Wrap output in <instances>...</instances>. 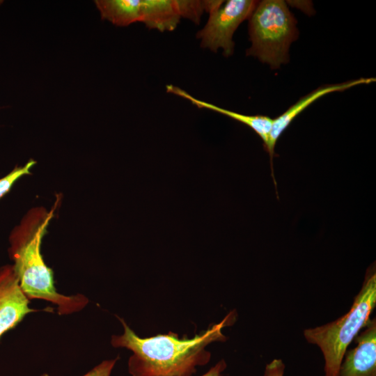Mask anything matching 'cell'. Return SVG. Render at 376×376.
I'll use <instances>...</instances> for the list:
<instances>
[{"mask_svg": "<svg viewBox=\"0 0 376 376\" xmlns=\"http://www.w3.org/2000/svg\"><path fill=\"white\" fill-rule=\"evenodd\" d=\"M166 90L169 93H172L189 101L193 105L198 108L205 109L221 113L246 125L260 137L263 141L264 148H267L273 123V119L269 116L262 115H245L228 110L212 103L199 100L181 88L173 84L166 85Z\"/></svg>", "mask_w": 376, "mask_h": 376, "instance_id": "30bf717a", "label": "cell"}, {"mask_svg": "<svg viewBox=\"0 0 376 376\" xmlns=\"http://www.w3.org/2000/svg\"><path fill=\"white\" fill-rule=\"evenodd\" d=\"M285 364L281 359H274L267 364L264 376H283Z\"/></svg>", "mask_w": 376, "mask_h": 376, "instance_id": "4fadbf2b", "label": "cell"}, {"mask_svg": "<svg viewBox=\"0 0 376 376\" xmlns=\"http://www.w3.org/2000/svg\"><path fill=\"white\" fill-rule=\"evenodd\" d=\"M36 164L30 159L24 166L15 167L10 173L0 179V198L8 193L14 183L24 175L31 174V169Z\"/></svg>", "mask_w": 376, "mask_h": 376, "instance_id": "8fae6325", "label": "cell"}, {"mask_svg": "<svg viewBox=\"0 0 376 376\" xmlns=\"http://www.w3.org/2000/svg\"><path fill=\"white\" fill-rule=\"evenodd\" d=\"M54 211L44 207L31 210L10 234L9 254L20 287L28 299L49 301L57 306L59 314L65 315L81 311L88 300L80 294L67 296L58 293L54 286V272L42 258L41 242Z\"/></svg>", "mask_w": 376, "mask_h": 376, "instance_id": "7a4b0ae2", "label": "cell"}, {"mask_svg": "<svg viewBox=\"0 0 376 376\" xmlns=\"http://www.w3.org/2000/svg\"><path fill=\"white\" fill-rule=\"evenodd\" d=\"M375 81V78H360L340 84L322 86L300 98L295 104L290 107L283 113L278 116L276 118L273 119L269 142L265 150L270 157L272 175L275 186L276 185L273 171V158L275 155V145L281 134L283 132V131H285V130L288 127L295 117H297L311 104L328 93L343 91L357 85L369 84Z\"/></svg>", "mask_w": 376, "mask_h": 376, "instance_id": "9c48e42d", "label": "cell"}, {"mask_svg": "<svg viewBox=\"0 0 376 376\" xmlns=\"http://www.w3.org/2000/svg\"><path fill=\"white\" fill-rule=\"evenodd\" d=\"M234 314L230 312L219 323L191 338H180L173 332L141 338L120 318L124 332L113 336L111 343L132 352L128 361L132 376H191L197 366L209 362L211 354L206 350L207 346L226 340L222 330L233 323Z\"/></svg>", "mask_w": 376, "mask_h": 376, "instance_id": "6da1fadb", "label": "cell"}, {"mask_svg": "<svg viewBox=\"0 0 376 376\" xmlns=\"http://www.w3.org/2000/svg\"><path fill=\"white\" fill-rule=\"evenodd\" d=\"M102 19L126 26L143 23L149 29L172 31L181 18L200 24L204 12L220 7L221 0H96L94 1Z\"/></svg>", "mask_w": 376, "mask_h": 376, "instance_id": "3957f363", "label": "cell"}, {"mask_svg": "<svg viewBox=\"0 0 376 376\" xmlns=\"http://www.w3.org/2000/svg\"><path fill=\"white\" fill-rule=\"evenodd\" d=\"M297 20L282 0H264L249 18L251 46L246 56L276 70L289 61V49L298 37Z\"/></svg>", "mask_w": 376, "mask_h": 376, "instance_id": "5b68a950", "label": "cell"}, {"mask_svg": "<svg viewBox=\"0 0 376 376\" xmlns=\"http://www.w3.org/2000/svg\"><path fill=\"white\" fill-rule=\"evenodd\" d=\"M257 3L253 0H229L210 12L206 24L196 33L201 47L214 53L221 49L226 57L231 56L234 33L242 22L249 19Z\"/></svg>", "mask_w": 376, "mask_h": 376, "instance_id": "8992f818", "label": "cell"}, {"mask_svg": "<svg viewBox=\"0 0 376 376\" xmlns=\"http://www.w3.org/2000/svg\"><path fill=\"white\" fill-rule=\"evenodd\" d=\"M116 361L117 359L104 361L83 376H110ZM42 376L49 375L43 374Z\"/></svg>", "mask_w": 376, "mask_h": 376, "instance_id": "7c38bea8", "label": "cell"}, {"mask_svg": "<svg viewBox=\"0 0 376 376\" xmlns=\"http://www.w3.org/2000/svg\"><path fill=\"white\" fill-rule=\"evenodd\" d=\"M29 299L22 290L13 265L0 269V338L15 328L28 313L36 312L29 306Z\"/></svg>", "mask_w": 376, "mask_h": 376, "instance_id": "52a82bcc", "label": "cell"}, {"mask_svg": "<svg viewBox=\"0 0 376 376\" xmlns=\"http://www.w3.org/2000/svg\"><path fill=\"white\" fill-rule=\"evenodd\" d=\"M344 354L337 376H376V320L370 319Z\"/></svg>", "mask_w": 376, "mask_h": 376, "instance_id": "ba28073f", "label": "cell"}, {"mask_svg": "<svg viewBox=\"0 0 376 376\" xmlns=\"http://www.w3.org/2000/svg\"><path fill=\"white\" fill-rule=\"evenodd\" d=\"M226 368V362L224 360H221L202 376H220Z\"/></svg>", "mask_w": 376, "mask_h": 376, "instance_id": "5bb4252c", "label": "cell"}, {"mask_svg": "<svg viewBox=\"0 0 376 376\" xmlns=\"http://www.w3.org/2000/svg\"><path fill=\"white\" fill-rule=\"evenodd\" d=\"M376 306V273L368 271L349 311L336 320L304 331L306 340L318 345L324 359V376H337L345 353L370 320Z\"/></svg>", "mask_w": 376, "mask_h": 376, "instance_id": "277c9868", "label": "cell"}]
</instances>
